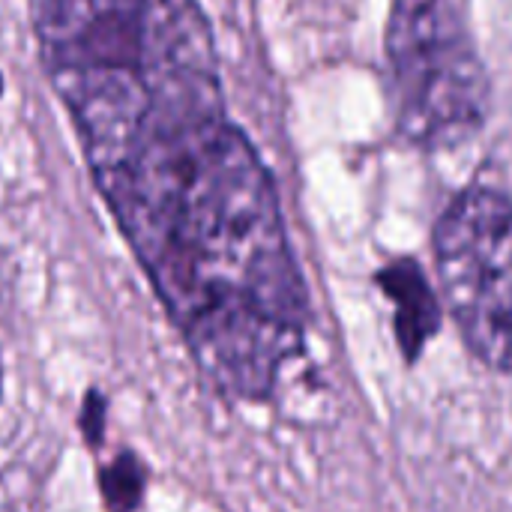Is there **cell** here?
Returning a JSON list of instances; mask_svg holds the SVG:
<instances>
[{
	"instance_id": "obj_1",
	"label": "cell",
	"mask_w": 512,
	"mask_h": 512,
	"mask_svg": "<svg viewBox=\"0 0 512 512\" xmlns=\"http://www.w3.org/2000/svg\"><path fill=\"white\" fill-rule=\"evenodd\" d=\"M51 84L90 177L204 378L264 399L300 351L309 297L273 180L228 120L207 45L81 51Z\"/></svg>"
},
{
	"instance_id": "obj_2",
	"label": "cell",
	"mask_w": 512,
	"mask_h": 512,
	"mask_svg": "<svg viewBox=\"0 0 512 512\" xmlns=\"http://www.w3.org/2000/svg\"><path fill=\"white\" fill-rule=\"evenodd\" d=\"M387 66L396 123L423 147L468 141L489 111V78L459 0H393Z\"/></svg>"
},
{
	"instance_id": "obj_3",
	"label": "cell",
	"mask_w": 512,
	"mask_h": 512,
	"mask_svg": "<svg viewBox=\"0 0 512 512\" xmlns=\"http://www.w3.org/2000/svg\"><path fill=\"white\" fill-rule=\"evenodd\" d=\"M438 273L468 348L512 372V204L492 189L462 192L438 222Z\"/></svg>"
},
{
	"instance_id": "obj_4",
	"label": "cell",
	"mask_w": 512,
	"mask_h": 512,
	"mask_svg": "<svg viewBox=\"0 0 512 512\" xmlns=\"http://www.w3.org/2000/svg\"><path fill=\"white\" fill-rule=\"evenodd\" d=\"M381 285L390 294V300L396 303V336L399 345L405 348V354L414 360L420 354V348L429 342V336L438 330V300L432 294V288L426 285L420 267L399 261L393 267H387L381 273Z\"/></svg>"
},
{
	"instance_id": "obj_5",
	"label": "cell",
	"mask_w": 512,
	"mask_h": 512,
	"mask_svg": "<svg viewBox=\"0 0 512 512\" xmlns=\"http://www.w3.org/2000/svg\"><path fill=\"white\" fill-rule=\"evenodd\" d=\"M0 387H3V372H0Z\"/></svg>"
}]
</instances>
